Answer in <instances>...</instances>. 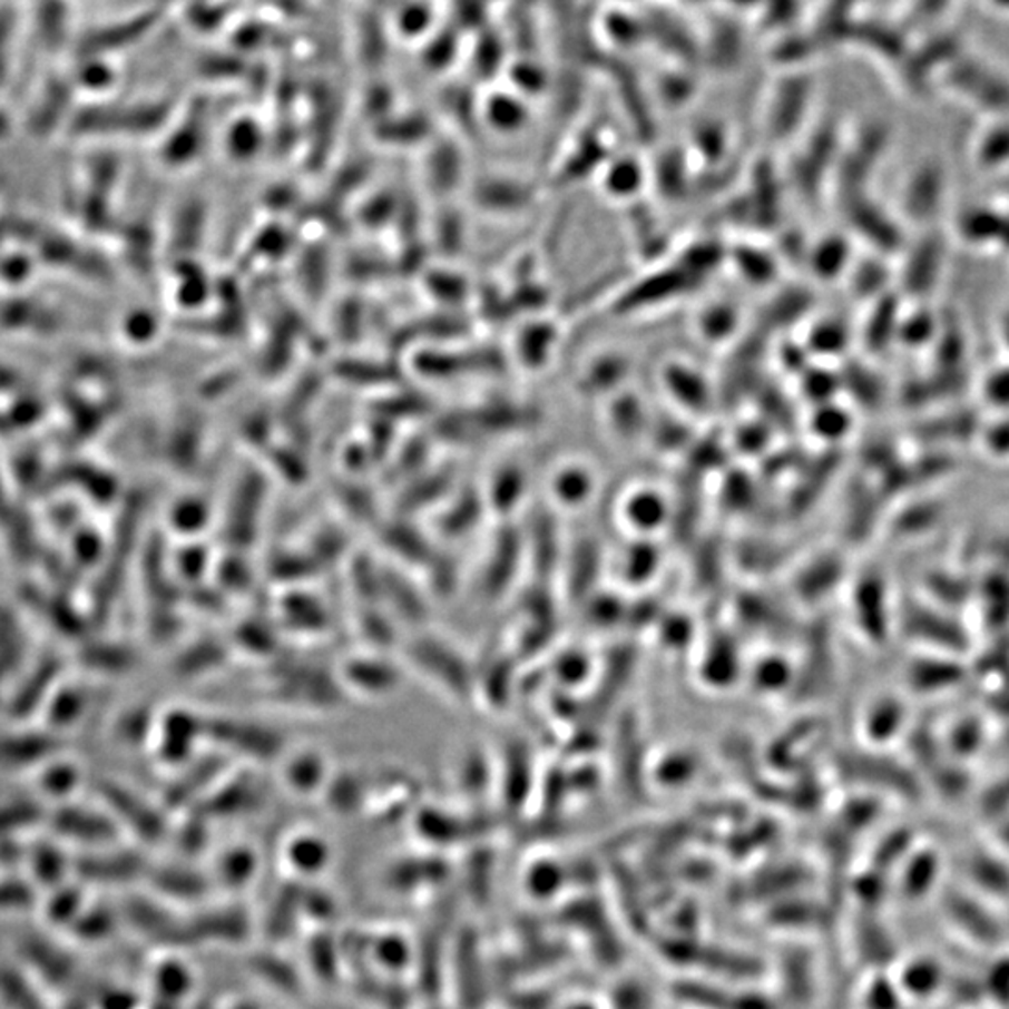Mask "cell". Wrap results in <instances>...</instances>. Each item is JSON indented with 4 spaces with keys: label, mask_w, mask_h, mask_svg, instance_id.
I'll return each mask as SVG.
<instances>
[{
    "label": "cell",
    "mask_w": 1009,
    "mask_h": 1009,
    "mask_svg": "<svg viewBox=\"0 0 1009 1009\" xmlns=\"http://www.w3.org/2000/svg\"><path fill=\"white\" fill-rule=\"evenodd\" d=\"M951 70L948 85L951 92L959 94L969 101H980L987 110L997 117H1008L1009 112V79L998 74L991 66L983 65L981 60L956 59L951 60ZM978 105V107H980Z\"/></svg>",
    "instance_id": "2"
},
{
    "label": "cell",
    "mask_w": 1009,
    "mask_h": 1009,
    "mask_svg": "<svg viewBox=\"0 0 1009 1009\" xmlns=\"http://www.w3.org/2000/svg\"><path fill=\"white\" fill-rule=\"evenodd\" d=\"M813 272L821 277L834 278L851 267V245L845 238H824L813 251Z\"/></svg>",
    "instance_id": "13"
},
{
    "label": "cell",
    "mask_w": 1009,
    "mask_h": 1009,
    "mask_svg": "<svg viewBox=\"0 0 1009 1009\" xmlns=\"http://www.w3.org/2000/svg\"><path fill=\"white\" fill-rule=\"evenodd\" d=\"M595 473L584 464H565L551 477V496L557 503L575 509L591 499L595 492Z\"/></svg>",
    "instance_id": "8"
},
{
    "label": "cell",
    "mask_w": 1009,
    "mask_h": 1009,
    "mask_svg": "<svg viewBox=\"0 0 1009 1009\" xmlns=\"http://www.w3.org/2000/svg\"><path fill=\"white\" fill-rule=\"evenodd\" d=\"M944 249L940 238L925 236L920 244L907 251L905 262L895 278L900 281L903 296L912 302H925L939 283Z\"/></svg>",
    "instance_id": "3"
},
{
    "label": "cell",
    "mask_w": 1009,
    "mask_h": 1009,
    "mask_svg": "<svg viewBox=\"0 0 1009 1009\" xmlns=\"http://www.w3.org/2000/svg\"><path fill=\"white\" fill-rule=\"evenodd\" d=\"M526 492V477L518 468H503L493 477L490 504L498 512H509L518 507Z\"/></svg>",
    "instance_id": "16"
},
{
    "label": "cell",
    "mask_w": 1009,
    "mask_h": 1009,
    "mask_svg": "<svg viewBox=\"0 0 1009 1009\" xmlns=\"http://www.w3.org/2000/svg\"><path fill=\"white\" fill-rule=\"evenodd\" d=\"M1003 221L1006 217H1000L992 208H967L958 219V234L970 245L995 244V238L1002 234Z\"/></svg>",
    "instance_id": "12"
},
{
    "label": "cell",
    "mask_w": 1009,
    "mask_h": 1009,
    "mask_svg": "<svg viewBox=\"0 0 1009 1009\" xmlns=\"http://www.w3.org/2000/svg\"><path fill=\"white\" fill-rule=\"evenodd\" d=\"M344 677L350 686H354V690L369 696H383L395 690L399 685V675L393 672V667L374 658L350 662L344 669Z\"/></svg>",
    "instance_id": "9"
},
{
    "label": "cell",
    "mask_w": 1009,
    "mask_h": 1009,
    "mask_svg": "<svg viewBox=\"0 0 1009 1009\" xmlns=\"http://www.w3.org/2000/svg\"><path fill=\"white\" fill-rule=\"evenodd\" d=\"M656 569H658V550L649 542H645V539H639V542L627 551L621 572L623 578L630 586H639L645 580H649Z\"/></svg>",
    "instance_id": "17"
},
{
    "label": "cell",
    "mask_w": 1009,
    "mask_h": 1009,
    "mask_svg": "<svg viewBox=\"0 0 1009 1009\" xmlns=\"http://www.w3.org/2000/svg\"><path fill=\"white\" fill-rule=\"evenodd\" d=\"M410 662L419 675L441 686L449 696L466 699L473 692V673L464 658L449 645L434 638H423L410 645Z\"/></svg>",
    "instance_id": "1"
},
{
    "label": "cell",
    "mask_w": 1009,
    "mask_h": 1009,
    "mask_svg": "<svg viewBox=\"0 0 1009 1009\" xmlns=\"http://www.w3.org/2000/svg\"><path fill=\"white\" fill-rule=\"evenodd\" d=\"M750 680H752L754 690L760 692L763 696L787 690L785 686L790 685L791 680L790 664L780 656H761L750 673Z\"/></svg>",
    "instance_id": "15"
},
{
    "label": "cell",
    "mask_w": 1009,
    "mask_h": 1009,
    "mask_svg": "<svg viewBox=\"0 0 1009 1009\" xmlns=\"http://www.w3.org/2000/svg\"><path fill=\"white\" fill-rule=\"evenodd\" d=\"M871 307H873V313L865 324L862 341L865 346L879 352V350L886 349L888 344L895 343L905 303L901 302V297H890V294H886L881 300L871 303Z\"/></svg>",
    "instance_id": "7"
},
{
    "label": "cell",
    "mask_w": 1009,
    "mask_h": 1009,
    "mask_svg": "<svg viewBox=\"0 0 1009 1009\" xmlns=\"http://www.w3.org/2000/svg\"><path fill=\"white\" fill-rule=\"evenodd\" d=\"M976 167L992 173L1009 167V118L997 117L981 128L972 143Z\"/></svg>",
    "instance_id": "6"
},
{
    "label": "cell",
    "mask_w": 1009,
    "mask_h": 1009,
    "mask_svg": "<svg viewBox=\"0 0 1009 1009\" xmlns=\"http://www.w3.org/2000/svg\"><path fill=\"white\" fill-rule=\"evenodd\" d=\"M939 331L940 322L937 313H931L925 307V303L918 302L914 311L903 308L895 343H900V346L909 350L933 349Z\"/></svg>",
    "instance_id": "10"
},
{
    "label": "cell",
    "mask_w": 1009,
    "mask_h": 1009,
    "mask_svg": "<svg viewBox=\"0 0 1009 1009\" xmlns=\"http://www.w3.org/2000/svg\"><path fill=\"white\" fill-rule=\"evenodd\" d=\"M892 281H895V273L892 270H886L881 258L862 261L860 270H854L853 272L854 292L871 303L881 300L882 296H886V286Z\"/></svg>",
    "instance_id": "14"
},
{
    "label": "cell",
    "mask_w": 1009,
    "mask_h": 1009,
    "mask_svg": "<svg viewBox=\"0 0 1009 1009\" xmlns=\"http://www.w3.org/2000/svg\"><path fill=\"white\" fill-rule=\"evenodd\" d=\"M680 374L683 376H679V372H669V391L673 396L690 410L707 408L708 393L703 380L692 376V372L680 371Z\"/></svg>",
    "instance_id": "18"
},
{
    "label": "cell",
    "mask_w": 1009,
    "mask_h": 1009,
    "mask_svg": "<svg viewBox=\"0 0 1009 1009\" xmlns=\"http://www.w3.org/2000/svg\"><path fill=\"white\" fill-rule=\"evenodd\" d=\"M944 198V173L939 163H923L909 176L901 203L909 219L928 221Z\"/></svg>",
    "instance_id": "4"
},
{
    "label": "cell",
    "mask_w": 1009,
    "mask_h": 1009,
    "mask_svg": "<svg viewBox=\"0 0 1009 1009\" xmlns=\"http://www.w3.org/2000/svg\"><path fill=\"white\" fill-rule=\"evenodd\" d=\"M621 517L625 526L633 529L639 539H649L650 535L667 526L669 503L660 490L636 488L623 499Z\"/></svg>",
    "instance_id": "5"
},
{
    "label": "cell",
    "mask_w": 1009,
    "mask_h": 1009,
    "mask_svg": "<svg viewBox=\"0 0 1009 1009\" xmlns=\"http://www.w3.org/2000/svg\"><path fill=\"white\" fill-rule=\"evenodd\" d=\"M713 644L703 658L702 677L714 690H725L724 686H732L737 680L741 660L732 641L716 639Z\"/></svg>",
    "instance_id": "11"
}]
</instances>
